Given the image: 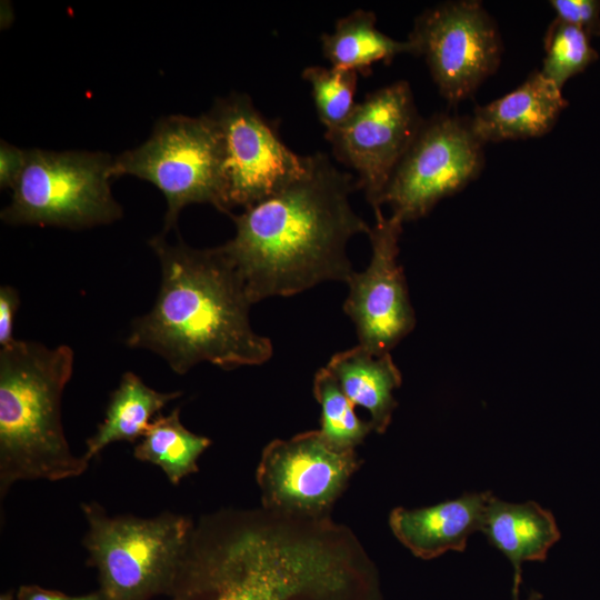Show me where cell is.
Masks as SVG:
<instances>
[{
    "label": "cell",
    "instance_id": "26",
    "mask_svg": "<svg viewBox=\"0 0 600 600\" xmlns=\"http://www.w3.org/2000/svg\"><path fill=\"white\" fill-rule=\"evenodd\" d=\"M17 600H101L99 592L71 597L59 591L42 589L38 586H22Z\"/></svg>",
    "mask_w": 600,
    "mask_h": 600
},
{
    "label": "cell",
    "instance_id": "20",
    "mask_svg": "<svg viewBox=\"0 0 600 600\" xmlns=\"http://www.w3.org/2000/svg\"><path fill=\"white\" fill-rule=\"evenodd\" d=\"M313 394L321 407L319 430L332 446L354 450L373 430L369 421L356 414L353 403L326 367L314 374Z\"/></svg>",
    "mask_w": 600,
    "mask_h": 600
},
{
    "label": "cell",
    "instance_id": "13",
    "mask_svg": "<svg viewBox=\"0 0 600 600\" xmlns=\"http://www.w3.org/2000/svg\"><path fill=\"white\" fill-rule=\"evenodd\" d=\"M490 491L466 493L434 506L394 508L389 526L396 538L413 556L430 560L447 551H463L468 539L480 530Z\"/></svg>",
    "mask_w": 600,
    "mask_h": 600
},
{
    "label": "cell",
    "instance_id": "15",
    "mask_svg": "<svg viewBox=\"0 0 600 600\" xmlns=\"http://www.w3.org/2000/svg\"><path fill=\"white\" fill-rule=\"evenodd\" d=\"M481 532L513 567L512 596L519 594L521 567L526 561H544L550 548L560 539L551 511L534 501L509 503L491 496Z\"/></svg>",
    "mask_w": 600,
    "mask_h": 600
},
{
    "label": "cell",
    "instance_id": "23",
    "mask_svg": "<svg viewBox=\"0 0 600 600\" xmlns=\"http://www.w3.org/2000/svg\"><path fill=\"white\" fill-rule=\"evenodd\" d=\"M556 19L574 26L590 37L600 36V1L598 0H551Z\"/></svg>",
    "mask_w": 600,
    "mask_h": 600
},
{
    "label": "cell",
    "instance_id": "7",
    "mask_svg": "<svg viewBox=\"0 0 600 600\" xmlns=\"http://www.w3.org/2000/svg\"><path fill=\"white\" fill-rule=\"evenodd\" d=\"M483 144L469 119L437 113L423 120L388 182L382 204L402 222L426 216L479 176Z\"/></svg>",
    "mask_w": 600,
    "mask_h": 600
},
{
    "label": "cell",
    "instance_id": "24",
    "mask_svg": "<svg viewBox=\"0 0 600 600\" xmlns=\"http://www.w3.org/2000/svg\"><path fill=\"white\" fill-rule=\"evenodd\" d=\"M27 149H21L4 140L0 143V187L13 189L26 166Z\"/></svg>",
    "mask_w": 600,
    "mask_h": 600
},
{
    "label": "cell",
    "instance_id": "16",
    "mask_svg": "<svg viewBox=\"0 0 600 600\" xmlns=\"http://www.w3.org/2000/svg\"><path fill=\"white\" fill-rule=\"evenodd\" d=\"M326 368L353 406L370 413L373 431L383 433L398 404L393 391L402 381L391 354L377 356L358 344L333 354Z\"/></svg>",
    "mask_w": 600,
    "mask_h": 600
},
{
    "label": "cell",
    "instance_id": "2",
    "mask_svg": "<svg viewBox=\"0 0 600 600\" xmlns=\"http://www.w3.org/2000/svg\"><path fill=\"white\" fill-rule=\"evenodd\" d=\"M149 246L159 259L161 284L151 310L131 323L130 348L159 354L179 374L201 362L232 370L271 358L272 342L253 331V302L220 246L196 249L181 239L170 243L163 233Z\"/></svg>",
    "mask_w": 600,
    "mask_h": 600
},
{
    "label": "cell",
    "instance_id": "8",
    "mask_svg": "<svg viewBox=\"0 0 600 600\" xmlns=\"http://www.w3.org/2000/svg\"><path fill=\"white\" fill-rule=\"evenodd\" d=\"M221 139L224 198L248 208L301 179L311 156L293 152L244 93L219 98L207 112Z\"/></svg>",
    "mask_w": 600,
    "mask_h": 600
},
{
    "label": "cell",
    "instance_id": "11",
    "mask_svg": "<svg viewBox=\"0 0 600 600\" xmlns=\"http://www.w3.org/2000/svg\"><path fill=\"white\" fill-rule=\"evenodd\" d=\"M422 121L410 84L397 81L368 93L343 124L326 132L334 157L352 169L373 210L381 209L388 182Z\"/></svg>",
    "mask_w": 600,
    "mask_h": 600
},
{
    "label": "cell",
    "instance_id": "28",
    "mask_svg": "<svg viewBox=\"0 0 600 600\" xmlns=\"http://www.w3.org/2000/svg\"><path fill=\"white\" fill-rule=\"evenodd\" d=\"M0 600H13V597L11 593H4L1 594Z\"/></svg>",
    "mask_w": 600,
    "mask_h": 600
},
{
    "label": "cell",
    "instance_id": "22",
    "mask_svg": "<svg viewBox=\"0 0 600 600\" xmlns=\"http://www.w3.org/2000/svg\"><path fill=\"white\" fill-rule=\"evenodd\" d=\"M302 78L310 84L319 120L327 131L343 124L353 112L358 72L353 70L307 67Z\"/></svg>",
    "mask_w": 600,
    "mask_h": 600
},
{
    "label": "cell",
    "instance_id": "9",
    "mask_svg": "<svg viewBox=\"0 0 600 600\" xmlns=\"http://www.w3.org/2000/svg\"><path fill=\"white\" fill-rule=\"evenodd\" d=\"M408 40L422 56L440 94L449 103L469 98L499 67L502 42L494 20L478 0L427 9Z\"/></svg>",
    "mask_w": 600,
    "mask_h": 600
},
{
    "label": "cell",
    "instance_id": "25",
    "mask_svg": "<svg viewBox=\"0 0 600 600\" xmlns=\"http://www.w3.org/2000/svg\"><path fill=\"white\" fill-rule=\"evenodd\" d=\"M20 303L18 291L11 286L0 288V346H9L13 338L14 317Z\"/></svg>",
    "mask_w": 600,
    "mask_h": 600
},
{
    "label": "cell",
    "instance_id": "1",
    "mask_svg": "<svg viewBox=\"0 0 600 600\" xmlns=\"http://www.w3.org/2000/svg\"><path fill=\"white\" fill-rule=\"evenodd\" d=\"M356 189L353 174L318 152L301 179L230 214L236 233L220 247L253 303L324 281H349L354 271L347 244L371 228L350 203Z\"/></svg>",
    "mask_w": 600,
    "mask_h": 600
},
{
    "label": "cell",
    "instance_id": "27",
    "mask_svg": "<svg viewBox=\"0 0 600 600\" xmlns=\"http://www.w3.org/2000/svg\"><path fill=\"white\" fill-rule=\"evenodd\" d=\"M542 596L539 592L532 591L527 600H540ZM513 600H519V594H513Z\"/></svg>",
    "mask_w": 600,
    "mask_h": 600
},
{
    "label": "cell",
    "instance_id": "6",
    "mask_svg": "<svg viewBox=\"0 0 600 600\" xmlns=\"http://www.w3.org/2000/svg\"><path fill=\"white\" fill-rule=\"evenodd\" d=\"M123 174L147 180L162 192L167 200L163 234L191 203H209L229 214L220 133L207 112L160 119L142 144L114 157L112 178Z\"/></svg>",
    "mask_w": 600,
    "mask_h": 600
},
{
    "label": "cell",
    "instance_id": "12",
    "mask_svg": "<svg viewBox=\"0 0 600 600\" xmlns=\"http://www.w3.org/2000/svg\"><path fill=\"white\" fill-rule=\"evenodd\" d=\"M368 233L371 258L362 272L347 282L343 311L356 326L359 344L373 354L390 353L416 326L403 270L398 262L403 222L381 209Z\"/></svg>",
    "mask_w": 600,
    "mask_h": 600
},
{
    "label": "cell",
    "instance_id": "21",
    "mask_svg": "<svg viewBox=\"0 0 600 600\" xmlns=\"http://www.w3.org/2000/svg\"><path fill=\"white\" fill-rule=\"evenodd\" d=\"M583 30L554 19L546 33V57L540 72L562 90L564 83L598 59Z\"/></svg>",
    "mask_w": 600,
    "mask_h": 600
},
{
    "label": "cell",
    "instance_id": "14",
    "mask_svg": "<svg viewBox=\"0 0 600 600\" xmlns=\"http://www.w3.org/2000/svg\"><path fill=\"white\" fill-rule=\"evenodd\" d=\"M567 104L561 89L534 71L513 91L476 107L469 122L483 143L536 138L553 128Z\"/></svg>",
    "mask_w": 600,
    "mask_h": 600
},
{
    "label": "cell",
    "instance_id": "19",
    "mask_svg": "<svg viewBox=\"0 0 600 600\" xmlns=\"http://www.w3.org/2000/svg\"><path fill=\"white\" fill-rule=\"evenodd\" d=\"M211 444L207 437L188 430L180 421V408L152 420L133 448L137 460L158 466L172 484L198 472L197 461Z\"/></svg>",
    "mask_w": 600,
    "mask_h": 600
},
{
    "label": "cell",
    "instance_id": "10",
    "mask_svg": "<svg viewBox=\"0 0 600 600\" xmlns=\"http://www.w3.org/2000/svg\"><path fill=\"white\" fill-rule=\"evenodd\" d=\"M360 464L356 450L332 446L320 430L272 440L256 472L262 508L301 518L330 517Z\"/></svg>",
    "mask_w": 600,
    "mask_h": 600
},
{
    "label": "cell",
    "instance_id": "5",
    "mask_svg": "<svg viewBox=\"0 0 600 600\" xmlns=\"http://www.w3.org/2000/svg\"><path fill=\"white\" fill-rule=\"evenodd\" d=\"M113 161L104 152L27 149L2 221L82 229L120 219L122 208L110 188Z\"/></svg>",
    "mask_w": 600,
    "mask_h": 600
},
{
    "label": "cell",
    "instance_id": "4",
    "mask_svg": "<svg viewBox=\"0 0 600 600\" xmlns=\"http://www.w3.org/2000/svg\"><path fill=\"white\" fill-rule=\"evenodd\" d=\"M88 522L83 538L88 563L98 570L101 600H149L174 590L192 520L163 512L152 518L109 516L96 501L81 506Z\"/></svg>",
    "mask_w": 600,
    "mask_h": 600
},
{
    "label": "cell",
    "instance_id": "17",
    "mask_svg": "<svg viewBox=\"0 0 600 600\" xmlns=\"http://www.w3.org/2000/svg\"><path fill=\"white\" fill-rule=\"evenodd\" d=\"M181 394V391L159 392L133 372H124L110 394L104 420L87 440L83 458L90 462L110 443L141 439L153 416Z\"/></svg>",
    "mask_w": 600,
    "mask_h": 600
},
{
    "label": "cell",
    "instance_id": "3",
    "mask_svg": "<svg viewBox=\"0 0 600 600\" xmlns=\"http://www.w3.org/2000/svg\"><path fill=\"white\" fill-rule=\"evenodd\" d=\"M66 344L14 340L0 350V496L18 481H58L89 464L74 456L61 421V399L73 371Z\"/></svg>",
    "mask_w": 600,
    "mask_h": 600
},
{
    "label": "cell",
    "instance_id": "18",
    "mask_svg": "<svg viewBox=\"0 0 600 600\" xmlns=\"http://www.w3.org/2000/svg\"><path fill=\"white\" fill-rule=\"evenodd\" d=\"M376 21L372 11L357 9L340 18L332 32L321 36L322 52L331 67L369 73L376 62L389 63L398 54H413L409 40L388 37Z\"/></svg>",
    "mask_w": 600,
    "mask_h": 600
}]
</instances>
